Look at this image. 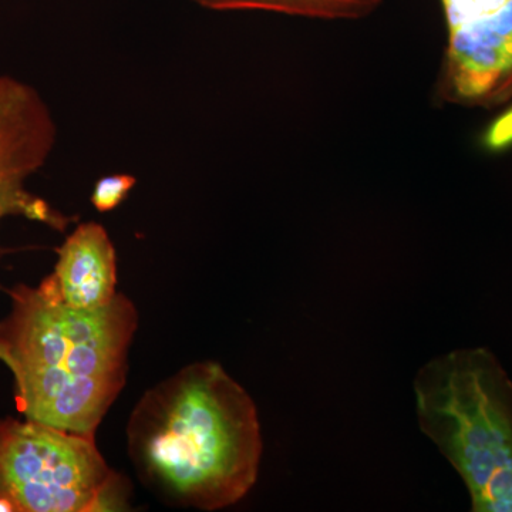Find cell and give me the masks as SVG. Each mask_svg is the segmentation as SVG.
Masks as SVG:
<instances>
[{"mask_svg":"<svg viewBox=\"0 0 512 512\" xmlns=\"http://www.w3.org/2000/svg\"><path fill=\"white\" fill-rule=\"evenodd\" d=\"M127 439L138 476L167 503L222 510L258 478L262 436L254 400L215 362L184 367L148 390L131 414Z\"/></svg>","mask_w":512,"mask_h":512,"instance_id":"6da1fadb","label":"cell"},{"mask_svg":"<svg viewBox=\"0 0 512 512\" xmlns=\"http://www.w3.org/2000/svg\"><path fill=\"white\" fill-rule=\"evenodd\" d=\"M8 293L12 303L0 322V353L15 379L19 412L94 439L126 386L136 306L117 293L104 308H72L52 275L35 288L18 285Z\"/></svg>","mask_w":512,"mask_h":512,"instance_id":"7a4b0ae2","label":"cell"},{"mask_svg":"<svg viewBox=\"0 0 512 512\" xmlns=\"http://www.w3.org/2000/svg\"><path fill=\"white\" fill-rule=\"evenodd\" d=\"M420 430L466 485L473 512H512V380L487 348L451 350L414 377Z\"/></svg>","mask_w":512,"mask_h":512,"instance_id":"3957f363","label":"cell"},{"mask_svg":"<svg viewBox=\"0 0 512 512\" xmlns=\"http://www.w3.org/2000/svg\"><path fill=\"white\" fill-rule=\"evenodd\" d=\"M0 497L16 512H94L124 505V485L93 437L0 420Z\"/></svg>","mask_w":512,"mask_h":512,"instance_id":"277c9868","label":"cell"},{"mask_svg":"<svg viewBox=\"0 0 512 512\" xmlns=\"http://www.w3.org/2000/svg\"><path fill=\"white\" fill-rule=\"evenodd\" d=\"M447 46L437 100L494 109L512 100V0H440Z\"/></svg>","mask_w":512,"mask_h":512,"instance_id":"5b68a950","label":"cell"},{"mask_svg":"<svg viewBox=\"0 0 512 512\" xmlns=\"http://www.w3.org/2000/svg\"><path fill=\"white\" fill-rule=\"evenodd\" d=\"M55 279L60 298L76 309L104 308L116 298V249L106 229L84 222L57 251Z\"/></svg>","mask_w":512,"mask_h":512,"instance_id":"8992f818","label":"cell"},{"mask_svg":"<svg viewBox=\"0 0 512 512\" xmlns=\"http://www.w3.org/2000/svg\"><path fill=\"white\" fill-rule=\"evenodd\" d=\"M211 10H266L313 19H360L375 12L383 0H192Z\"/></svg>","mask_w":512,"mask_h":512,"instance_id":"52a82bcc","label":"cell"},{"mask_svg":"<svg viewBox=\"0 0 512 512\" xmlns=\"http://www.w3.org/2000/svg\"><path fill=\"white\" fill-rule=\"evenodd\" d=\"M36 197L15 170L0 158V221L6 217L30 218L35 214ZM2 362V353H0Z\"/></svg>","mask_w":512,"mask_h":512,"instance_id":"ba28073f","label":"cell"},{"mask_svg":"<svg viewBox=\"0 0 512 512\" xmlns=\"http://www.w3.org/2000/svg\"><path fill=\"white\" fill-rule=\"evenodd\" d=\"M136 183V178L128 174H113L100 178L92 195L94 208L99 212L113 211L124 201Z\"/></svg>","mask_w":512,"mask_h":512,"instance_id":"9c48e42d","label":"cell"},{"mask_svg":"<svg viewBox=\"0 0 512 512\" xmlns=\"http://www.w3.org/2000/svg\"><path fill=\"white\" fill-rule=\"evenodd\" d=\"M481 140L490 153H504L512 148V104L488 124Z\"/></svg>","mask_w":512,"mask_h":512,"instance_id":"30bf717a","label":"cell"}]
</instances>
